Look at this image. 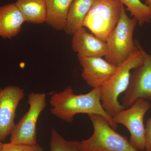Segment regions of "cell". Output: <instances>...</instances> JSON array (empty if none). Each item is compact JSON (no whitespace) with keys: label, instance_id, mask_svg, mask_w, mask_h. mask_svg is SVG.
<instances>
[{"label":"cell","instance_id":"6da1fadb","mask_svg":"<svg viewBox=\"0 0 151 151\" xmlns=\"http://www.w3.org/2000/svg\"><path fill=\"white\" fill-rule=\"evenodd\" d=\"M52 115L63 121L71 123L76 115L80 113L97 114L104 117L114 130L118 125L113 122V118L104 110L100 98V88H92L84 94H76L70 86L52 94L50 100Z\"/></svg>","mask_w":151,"mask_h":151},{"label":"cell","instance_id":"7a4b0ae2","mask_svg":"<svg viewBox=\"0 0 151 151\" xmlns=\"http://www.w3.org/2000/svg\"><path fill=\"white\" fill-rule=\"evenodd\" d=\"M136 45L138 47L137 50L117 66L112 77L100 88V100L103 108L111 117L125 109L119 103L118 98L129 86L131 70L140 66L144 62L146 51L139 44Z\"/></svg>","mask_w":151,"mask_h":151},{"label":"cell","instance_id":"3957f363","mask_svg":"<svg viewBox=\"0 0 151 151\" xmlns=\"http://www.w3.org/2000/svg\"><path fill=\"white\" fill-rule=\"evenodd\" d=\"M88 116L94 132L88 139L79 142L80 151H140L134 148L126 137L116 132L104 117Z\"/></svg>","mask_w":151,"mask_h":151},{"label":"cell","instance_id":"277c9868","mask_svg":"<svg viewBox=\"0 0 151 151\" xmlns=\"http://www.w3.org/2000/svg\"><path fill=\"white\" fill-rule=\"evenodd\" d=\"M137 24L136 19L130 18L127 15L123 5L119 22L106 39L107 52L105 59L107 61L117 66L137 50L138 47L134 42L133 34Z\"/></svg>","mask_w":151,"mask_h":151},{"label":"cell","instance_id":"5b68a950","mask_svg":"<svg viewBox=\"0 0 151 151\" xmlns=\"http://www.w3.org/2000/svg\"><path fill=\"white\" fill-rule=\"evenodd\" d=\"M123 6L119 0H95L85 18L83 27L106 42L119 22Z\"/></svg>","mask_w":151,"mask_h":151},{"label":"cell","instance_id":"8992f818","mask_svg":"<svg viewBox=\"0 0 151 151\" xmlns=\"http://www.w3.org/2000/svg\"><path fill=\"white\" fill-rule=\"evenodd\" d=\"M28 111L15 124L11 134L10 142L35 145L37 144V124L41 113L46 106V95L41 92L29 94Z\"/></svg>","mask_w":151,"mask_h":151},{"label":"cell","instance_id":"52a82bcc","mask_svg":"<svg viewBox=\"0 0 151 151\" xmlns=\"http://www.w3.org/2000/svg\"><path fill=\"white\" fill-rule=\"evenodd\" d=\"M150 108L148 101L141 98L129 108L119 111L112 117L115 124H122L129 130L130 144L140 151L145 150L144 117Z\"/></svg>","mask_w":151,"mask_h":151},{"label":"cell","instance_id":"ba28073f","mask_svg":"<svg viewBox=\"0 0 151 151\" xmlns=\"http://www.w3.org/2000/svg\"><path fill=\"white\" fill-rule=\"evenodd\" d=\"M141 98L151 100V54L146 52L142 64L131 73L122 105L127 109Z\"/></svg>","mask_w":151,"mask_h":151},{"label":"cell","instance_id":"9c48e42d","mask_svg":"<svg viewBox=\"0 0 151 151\" xmlns=\"http://www.w3.org/2000/svg\"><path fill=\"white\" fill-rule=\"evenodd\" d=\"M24 97L23 89L9 85L0 89V141L11 135L14 123L17 108Z\"/></svg>","mask_w":151,"mask_h":151},{"label":"cell","instance_id":"30bf717a","mask_svg":"<svg viewBox=\"0 0 151 151\" xmlns=\"http://www.w3.org/2000/svg\"><path fill=\"white\" fill-rule=\"evenodd\" d=\"M82 68L81 76L92 88H100L112 77L117 66L102 57L78 58Z\"/></svg>","mask_w":151,"mask_h":151},{"label":"cell","instance_id":"8fae6325","mask_svg":"<svg viewBox=\"0 0 151 151\" xmlns=\"http://www.w3.org/2000/svg\"><path fill=\"white\" fill-rule=\"evenodd\" d=\"M72 36V49L77 52L78 58L106 56V42L87 32L84 27L79 29Z\"/></svg>","mask_w":151,"mask_h":151},{"label":"cell","instance_id":"7c38bea8","mask_svg":"<svg viewBox=\"0 0 151 151\" xmlns=\"http://www.w3.org/2000/svg\"><path fill=\"white\" fill-rule=\"evenodd\" d=\"M25 22L15 3L0 6V37L11 39L16 36Z\"/></svg>","mask_w":151,"mask_h":151},{"label":"cell","instance_id":"4fadbf2b","mask_svg":"<svg viewBox=\"0 0 151 151\" xmlns=\"http://www.w3.org/2000/svg\"><path fill=\"white\" fill-rule=\"evenodd\" d=\"M95 0H73L64 27L66 34L73 35L83 27L84 20Z\"/></svg>","mask_w":151,"mask_h":151},{"label":"cell","instance_id":"5bb4252c","mask_svg":"<svg viewBox=\"0 0 151 151\" xmlns=\"http://www.w3.org/2000/svg\"><path fill=\"white\" fill-rule=\"evenodd\" d=\"M73 0H45L46 22L58 30L64 29L68 14Z\"/></svg>","mask_w":151,"mask_h":151},{"label":"cell","instance_id":"9a60e30c","mask_svg":"<svg viewBox=\"0 0 151 151\" xmlns=\"http://www.w3.org/2000/svg\"><path fill=\"white\" fill-rule=\"evenodd\" d=\"M15 3L26 22L37 24L46 22L45 0H17Z\"/></svg>","mask_w":151,"mask_h":151},{"label":"cell","instance_id":"2e32d148","mask_svg":"<svg viewBox=\"0 0 151 151\" xmlns=\"http://www.w3.org/2000/svg\"><path fill=\"white\" fill-rule=\"evenodd\" d=\"M127 10L136 19L138 24L142 26L149 23L151 21V10L148 6L142 3L140 0H119Z\"/></svg>","mask_w":151,"mask_h":151},{"label":"cell","instance_id":"e0dca14e","mask_svg":"<svg viewBox=\"0 0 151 151\" xmlns=\"http://www.w3.org/2000/svg\"><path fill=\"white\" fill-rule=\"evenodd\" d=\"M78 141H68L54 128L51 130L49 151H80Z\"/></svg>","mask_w":151,"mask_h":151},{"label":"cell","instance_id":"ac0fdd59","mask_svg":"<svg viewBox=\"0 0 151 151\" xmlns=\"http://www.w3.org/2000/svg\"><path fill=\"white\" fill-rule=\"evenodd\" d=\"M1 151H44L43 148L37 144L35 145L14 144L12 142L3 144Z\"/></svg>","mask_w":151,"mask_h":151},{"label":"cell","instance_id":"d6986e66","mask_svg":"<svg viewBox=\"0 0 151 151\" xmlns=\"http://www.w3.org/2000/svg\"><path fill=\"white\" fill-rule=\"evenodd\" d=\"M145 150L151 151V117L147 121L145 127Z\"/></svg>","mask_w":151,"mask_h":151},{"label":"cell","instance_id":"ffe728a7","mask_svg":"<svg viewBox=\"0 0 151 151\" xmlns=\"http://www.w3.org/2000/svg\"><path fill=\"white\" fill-rule=\"evenodd\" d=\"M145 4L146 5L148 6L151 10V0H145Z\"/></svg>","mask_w":151,"mask_h":151},{"label":"cell","instance_id":"44dd1931","mask_svg":"<svg viewBox=\"0 0 151 151\" xmlns=\"http://www.w3.org/2000/svg\"><path fill=\"white\" fill-rule=\"evenodd\" d=\"M3 143L1 142L0 141V151H1V150L2 147Z\"/></svg>","mask_w":151,"mask_h":151}]
</instances>
